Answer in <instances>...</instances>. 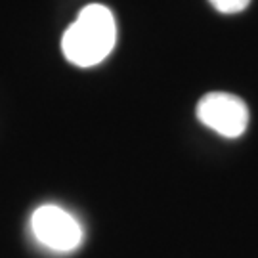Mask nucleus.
<instances>
[{"label": "nucleus", "mask_w": 258, "mask_h": 258, "mask_svg": "<svg viewBox=\"0 0 258 258\" xmlns=\"http://www.w3.org/2000/svg\"><path fill=\"white\" fill-rule=\"evenodd\" d=\"M117 42V23L103 4H90L81 10L61 38L67 61L79 67H92L103 61Z\"/></svg>", "instance_id": "nucleus-1"}, {"label": "nucleus", "mask_w": 258, "mask_h": 258, "mask_svg": "<svg viewBox=\"0 0 258 258\" xmlns=\"http://www.w3.org/2000/svg\"><path fill=\"white\" fill-rule=\"evenodd\" d=\"M197 119L224 138H239L249 126V107L233 94L211 92L197 103Z\"/></svg>", "instance_id": "nucleus-2"}, {"label": "nucleus", "mask_w": 258, "mask_h": 258, "mask_svg": "<svg viewBox=\"0 0 258 258\" xmlns=\"http://www.w3.org/2000/svg\"><path fill=\"white\" fill-rule=\"evenodd\" d=\"M33 233L55 252H71L83 241V230L75 216L57 205H42L31 216Z\"/></svg>", "instance_id": "nucleus-3"}, {"label": "nucleus", "mask_w": 258, "mask_h": 258, "mask_svg": "<svg viewBox=\"0 0 258 258\" xmlns=\"http://www.w3.org/2000/svg\"><path fill=\"white\" fill-rule=\"evenodd\" d=\"M220 14H237L250 4V0H209Z\"/></svg>", "instance_id": "nucleus-4"}]
</instances>
